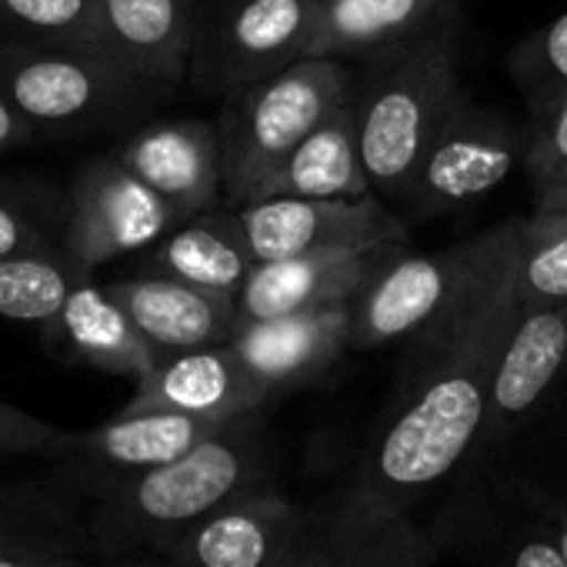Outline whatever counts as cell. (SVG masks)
<instances>
[{
    "instance_id": "obj_5",
    "label": "cell",
    "mask_w": 567,
    "mask_h": 567,
    "mask_svg": "<svg viewBox=\"0 0 567 567\" xmlns=\"http://www.w3.org/2000/svg\"><path fill=\"white\" fill-rule=\"evenodd\" d=\"M157 87L114 61L78 51L54 48L24 38L0 41V91L41 131L74 134L124 114L137 97Z\"/></svg>"
},
{
    "instance_id": "obj_33",
    "label": "cell",
    "mask_w": 567,
    "mask_h": 567,
    "mask_svg": "<svg viewBox=\"0 0 567 567\" xmlns=\"http://www.w3.org/2000/svg\"><path fill=\"white\" fill-rule=\"evenodd\" d=\"M51 237L34 224V217L14 200L0 197V260L31 250H51Z\"/></svg>"
},
{
    "instance_id": "obj_29",
    "label": "cell",
    "mask_w": 567,
    "mask_h": 567,
    "mask_svg": "<svg viewBox=\"0 0 567 567\" xmlns=\"http://www.w3.org/2000/svg\"><path fill=\"white\" fill-rule=\"evenodd\" d=\"M511 81L527 104L530 121L547 114L567 94V11L527 34L507 58Z\"/></svg>"
},
{
    "instance_id": "obj_1",
    "label": "cell",
    "mask_w": 567,
    "mask_h": 567,
    "mask_svg": "<svg viewBox=\"0 0 567 567\" xmlns=\"http://www.w3.org/2000/svg\"><path fill=\"white\" fill-rule=\"evenodd\" d=\"M520 224L524 217L497 224V240L461 301L414 341L401 391L351 481L324 501L344 530L368 534L411 514L481 444L494 364L520 311Z\"/></svg>"
},
{
    "instance_id": "obj_13",
    "label": "cell",
    "mask_w": 567,
    "mask_h": 567,
    "mask_svg": "<svg viewBox=\"0 0 567 567\" xmlns=\"http://www.w3.org/2000/svg\"><path fill=\"white\" fill-rule=\"evenodd\" d=\"M351 311L354 301L267 321H237L227 344L270 401L321 381L354 348Z\"/></svg>"
},
{
    "instance_id": "obj_12",
    "label": "cell",
    "mask_w": 567,
    "mask_h": 567,
    "mask_svg": "<svg viewBox=\"0 0 567 567\" xmlns=\"http://www.w3.org/2000/svg\"><path fill=\"white\" fill-rule=\"evenodd\" d=\"M224 424L227 421H207L177 411H121L94 431H74L71 451L61 461V474L71 477L91 501L117 481L187 454Z\"/></svg>"
},
{
    "instance_id": "obj_9",
    "label": "cell",
    "mask_w": 567,
    "mask_h": 567,
    "mask_svg": "<svg viewBox=\"0 0 567 567\" xmlns=\"http://www.w3.org/2000/svg\"><path fill=\"white\" fill-rule=\"evenodd\" d=\"M181 220L154 187H147L121 157L87 161L68 194L64 207V250L87 270L154 247Z\"/></svg>"
},
{
    "instance_id": "obj_27",
    "label": "cell",
    "mask_w": 567,
    "mask_h": 567,
    "mask_svg": "<svg viewBox=\"0 0 567 567\" xmlns=\"http://www.w3.org/2000/svg\"><path fill=\"white\" fill-rule=\"evenodd\" d=\"M517 298L520 308L567 305V207L524 217L517 240Z\"/></svg>"
},
{
    "instance_id": "obj_3",
    "label": "cell",
    "mask_w": 567,
    "mask_h": 567,
    "mask_svg": "<svg viewBox=\"0 0 567 567\" xmlns=\"http://www.w3.org/2000/svg\"><path fill=\"white\" fill-rule=\"evenodd\" d=\"M461 97L457 21L364 58L351 101L374 194L404 200L427 144Z\"/></svg>"
},
{
    "instance_id": "obj_28",
    "label": "cell",
    "mask_w": 567,
    "mask_h": 567,
    "mask_svg": "<svg viewBox=\"0 0 567 567\" xmlns=\"http://www.w3.org/2000/svg\"><path fill=\"white\" fill-rule=\"evenodd\" d=\"M101 0H0V24L11 38L97 54Z\"/></svg>"
},
{
    "instance_id": "obj_31",
    "label": "cell",
    "mask_w": 567,
    "mask_h": 567,
    "mask_svg": "<svg viewBox=\"0 0 567 567\" xmlns=\"http://www.w3.org/2000/svg\"><path fill=\"white\" fill-rule=\"evenodd\" d=\"M491 567H567L564 534L540 514L507 520Z\"/></svg>"
},
{
    "instance_id": "obj_34",
    "label": "cell",
    "mask_w": 567,
    "mask_h": 567,
    "mask_svg": "<svg viewBox=\"0 0 567 567\" xmlns=\"http://www.w3.org/2000/svg\"><path fill=\"white\" fill-rule=\"evenodd\" d=\"M34 134H38V127L14 107V101L4 91H0V154L28 144Z\"/></svg>"
},
{
    "instance_id": "obj_19",
    "label": "cell",
    "mask_w": 567,
    "mask_h": 567,
    "mask_svg": "<svg viewBox=\"0 0 567 567\" xmlns=\"http://www.w3.org/2000/svg\"><path fill=\"white\" fill-rule=\"evenodd\" d=\"M107 291L157 354L227 344L237 324V298L194 288L177 277L137 274L107 284Z\"/></svg>"
},
{
    "instance_id": "obj_16",
    "label": "cell",
    "mask_w": 567,
    "mask_h": 567,
    "mask_svg": "<svg viewBox=\"0 0 567 567\" xmlns=\"http://www.w3.org/2000/svg\"><path fill=\"white\" fill-rule=\"evenodd\" d=\"M267 404V394L250 378L230 344L161 354L137 381L124 411H177L207 421H234Z\"/></svg>"
},
{
    "instance_id": "obj_17",
    "label": "cell",
    "mask_w": 567,
    "mask_h": 567,
    "mask_svg": "<svg viewBox=\"0 0 567 567\" xmlns=\"http://www.w3.org/2000/svg\"><path fill=\"white\" fill-rule=\"evenodd\" d=\"M197 0H101L97 54L151 84H181L190 71Z\"/></svg>"
},
{
    "instance_id": "obj_24",
    "label": "cell",
    "mask_w": 567,
    "mask_h": 567,
    "mask_svg": "<svg viewBox=\"0 0 567 567\" xmlns=\"http://www.w3.org/2000/svg\"><path fill=\"white\" fill-rule=\"evenodd\" d=\"M434 544L411 514L368 534L344 530L321 504L305 511L301 534L280 567H431Z\"/></svg>"
},
{
    "instance_id": "obj_6",
    "label": "cell",
    "mask_w": 567,
    "mask_h": 567,
    "mask_svg": "<svg viewBox=\"0 0 567 567\" xmlns=\"http://www.w3.org/2000/svg\"><path fill=\"white\" fill-rule=\"evenodd\" d=\"M318 0H207L197 21L190 81L234 94L308 58Z\"/></svg>"
},
{
    "instance_id": "obj_18",
    "label": "cell",
    "mask_w": 567,
    "mask_h": 567,
    "mask_svg": "<svg viewBox=\"0 0 567 567\" xmlns=\"http://www.w3.org/2000/svg\"><path fill=\"white\" fill-rule=\"evenodd\" d=\"M117 157L184 217L204 214L224 197L217 127L204 121L151 124L137 131Z\"/></svg>"
},
{
    "instance_id": "obj_35",
    "label": "cell",
    "mask_w": 567,
    "mask_h": 567,
    "mask_svg": "<svg viewBox=\"0 0 567 567\" xmlns=\"http://www.w3.org/2000/svg\"><path fill=\"white\" fill-rule=\"evenodd\" d=\"M0 567H87V554H68V550H0Z\"/></svg>"
},
{
    "instance_id": "obj_21",
    "label": "cell",
    "mask_w": 567,
    "mask_h": 567,
    "mask_svg": "<svg viewBox=\"0 0 567 567\" xmlns=\"http://www.w3.org/2000/svg\"><path fill=\"white\" fill-rule=\"evenodd\" d=\"M354 101L328 114L250 194L257 197H364L371 194ZM247 204V200H244Z\"/></svg>"
},
{
    "instance_id": "obj_26",
    "label": "cell",
    "mask_w": 567,
    "mask_h": 567,
    "mask_svg": "<svg viewBox=\"0 0 567 567\" xmlns=\"http://www.w3.org/2000/svg\"><path fill=\"white\" fill-rule=\"evenodd\" d=\"M94 274L64 247L31 250L0 260V318L18 324H54L78 284Z\"/></svg>"
},
{
    "instance_id": "obj_37",
    "label": "cell",
    "mask_w": 567,
    "mask_h": 567,
    "mask_svg": "<svg viewBox=\"0 0 567 567\" xmlns=\"http://www.w3.org/2000/svg\"><path fill=\"white\" fill-rule=\"evenodd\" d=\"M101 567H104V560H101Z\"/></svg>"
},
{
    "instance_id": "obj_32",
    "label": "cell",
    "mask_w": 567,
    "mask_h": 567,
    "mask_svg": "<svg viewBox=\"0 0 567 567\" xmlns=\"http://www.w3.org/2000/svg\"><path fill=\"white\" fill-rule=\"evenodd\" d=\"M74 431L48 424L31 411H21L0 401V457H51L64 461L71 451Z\"/></svg>"
},
{
    "instance_id": "obj_7",
    "label": "cell",
    "mask_w": 567,
    "mask_h": 567,
    "mask_svg": "<svg viewBox=\"0 0 567 567\" xmlns=\"http://www.w3.org/2000/svg\"><path fill=\"white\" fill-rule=\"evenodd\" d=\"M497 227L457 247L408 254L398 247L364 284L351 311L354 351H374L398 341H417L461 301L467 284L487 260Z\"/></svg>"
},
{
    "instance_id": "obj_4",
    "label": "cell",
    "mask_w": 567,
    "mask_h": 567,
    "mask_svg": "<svg viewBox=\"0 0 567 567\" xmlns=\"http://www.w3.org/2000/svg\"><path fill=\"white\" fill-rule=\"evenodd\" d=\"M354 97V74L341 58H301L280 74L227 94L217 141L224 197L240 207L260 181L328 114Z\"/></svg>"
},
{
    "instance_id": "obj_23",
    "label": "cell",
    "mask_w": 567,
    "mask_h": 567,
    "mask_svg": "<svg viewBox=\"0 0 567 567\" xmlns=\"http://www.w3.org/2000/svg\"><path fill=\"white\" fill-rule=\"evenodd\" d=\"M454 21V0H318L308 58H371Z\"/></svg>"
},
{
    "instance_id": "obj_25",
    "label": "cell",
    "mask_w": 567,
    "mask_h": 567,
    "mask_svg": "<svg viewBox=\"0 0 567 567\" xmlns=\"http://www.w3.org/2000/svg\"><path fill=\"white\" fill-rule=\"evenodd\" d=\"M81 487L61 471L48 481L0 484V550H91V514Z\"/></svg>"
},
{
    "instance_id": "obj_36",
    "label": "cell",
    "mask_w": 567,
    "mask_h": 567,
    "mask_svg": "<svg viewBox=\"0 0 567 567\" xmlns=\"http://www.w3.org/2000/svg\"><path fill=\"white\" fill-rule=\"evenodd\" d=\"M104 567H167V560L157 554H131V557L104 560Z\"/></svg>"
},
{
    "instance_id": "obj_15",
    "label": "cell",
    "mask_w": 567,
    "mask_h": 567,
    "mask_svg": "<svg viewBox=\"0 0 567 567\" xmlns=\"http://www.w3.org/2000/svg\"><path fill=\"white\" fill-rule=\"evenodd\" d=\"M564 368H567V305L520 308L494 364L481 447L501 444L507 434H514L544 404Z\"/></svg>"
},
{
    "instance_id": "obj_11",
    "label": "cell",
    "mask_w": 567,
    "mask_h": 567,
    "mask_svg": "<svg viewBox=\"0 0 567 567\" xmlns=\"http://www.w3.org/2000/svg\"><path fill=\"white\" fill-rule=\"evenodd\" d=\"M305 524V507L260 484L187 527L164 554L167 567H280Z\"/></svg>"
},
{
    "instance_id": "obj_14",
    "label": "cell",
    "mask_w": 567,
    "mask_h": 567,
    "mask_svg": "<svg viewBox=\"0 0 567 567\" xmlns=\"http://www.w3.org/2000/svg\"><path fill=\"white\" fill-rule=\"evenodd\" d=\"M404 244L305 254L288 260H257L237 291V321L324 311L358 301L371 274Z\"/></svg>"
},
{
    "instance_id": "obj_22",
    "label": "cell",
    "mask_w": 567,
    "mask_h": 567,
    "mask_svg": "<svg viewBox=\"0 0 567 567\" xmlns=\"http://www.w3.org/2000/svg\"><path fill=\"white\" fill-rule=\"evenodd\" d=\"M254 264L257 260L237 210L210 207L181 220L167 237H161L144 260V274L177 277L194 288L237 298Z\"/></svg>"
},
{
    "instance_id": "obj_30",
    "label": "cell",
    "mask_w": 567,
    "mask_h": 567,
    "mask_svg": "<svg viewBox=\"0 0 567 567\" xmlns=\"http://www.w3.org/2000/svg\"><path fill=\"white\" fill-rule=\"evenodd\" d=\"M527 174L534 187V210L567 207V94L530 121Z\"/></svg>"
},
{
    "instance_id": "obj_20",
    "label": "cell",
    "mask_w": 567,
    "mask_h": 567,
    "mask_svg": "<svg viewBox=\"0 0 567 567\" xmlns=\"http://www.w3.org/2000/svg\"><path fill=\"white\" fill-rule=\"evenodd\" d=\"M44 331L68 358L107 374L141 381L161 361V354L137 331L131 315L91 274L78 284L58 321Z\"/></svg>"
},
{
    "instance_id": "obj_10",
    "label": "cell",
    "mask_w": 567,
    "mask_h": 567,
    "mask_svg": "<svg viewBox=\"0 0 567 567\" xmlns=\"http://www.w3.org/2000/svg\"><path fill=\"white\" fill-rule=\"evenodd\" d=\"M254 260L404 244L408 227L381 194L364 197H257L237 207Z\"/></svg>"
},
{
    "instance_id": "obj_8",
    "label": "cell",
    "mask_w": 567,
    "mask_h": 567,
    "mask_svg": "<svg viewBox=\"0 0 567 567\" xmlns=\"http://www.w3.org/2000/svg\"><path fill=\"white\" fill-rule=\"evenodd\" d=\"M527 151L530 124L461 97L427 144L401 204L411 217H441L467 207L524 167Z\"/></svg>"
},
{
    "instance_id": "obj_2",
    "label": "cell",
    "mask_w": 567,
    "mask_h": 567,
    "mask_svg": "<svg viewBox=\"0 0 567 567\" xmlns=\"http://www.w3.org/2000/svg\"><path fill=\"white\" fill-rule=\"evenodd\" d=\"M260 484H270V444L254 411L187 454L94 494L91 550L97 560L164 554L187 527Z\"/></svg>"
}]
</instances>
